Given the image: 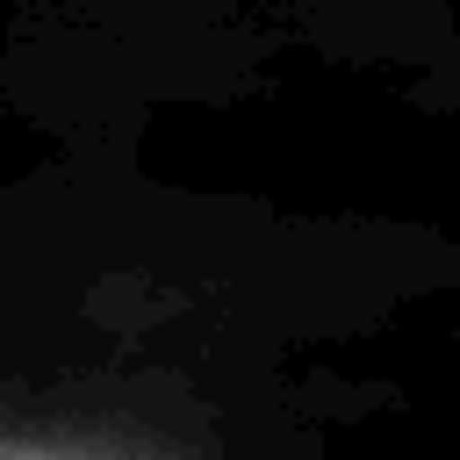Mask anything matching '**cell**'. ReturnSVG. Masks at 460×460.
<instances>
[]
</instances>
